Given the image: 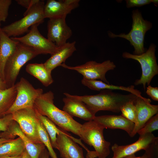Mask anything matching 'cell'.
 <instances>
[{
	"label": "cell",
	"instance_id": "6da1fadb",
	"mask_svg": "<svg viewBox=\"0 0 158 158\" xmlns=\"http://www.w3.org/2000/svg\"><path fill=\"white\" fill-rule=\"evenodd\" d=\"M54 95L49 91L43 93L35 100L33 108L41 115L51 120L59 127L80 137L82 124L54 104Z\"/></svg>",
	"mask_w": 158,
	"mask_h": 158
},
{
	"label": "cell",
	"instance_id": "7a4b0ae2",
	"mask_svg": "<svg viewBox=\"0 0 158 158\" xmlns=\"http://www.w3.org/2000/svg\"><path fill=\"white\" fill-rule=\"evenodd\" d=\"M64 95L80 100L84 103L93 114L100 111H107L114 113L120 112L121 107L127 102L134 101L138 96L130 93L124 95L111 90H101L98 94L93 95L79 96L64 92Z\"/></svg>",
	"mask_w": 158,
	"mask_h": 158
},
{
	"label": "cell",
	"instance_id": "3957f363",
	"mask_svg": "<svg viewBox=\"0 0 158 158\" xmlns=\"http://www.w3.org/2000/svg\"><path fill=\"white\" fill-rule=\"evenodd\" d=\"M39 55L31 47L19 42L8 59L4 69V81L7 88L13 86L21 68Z\"/></svg>",
	"mask_w": 158,
	"mask_h": 158
},
{
	"label": "cell",
	"instance_id": "277c9868",
	"mask_svg": "<svg viewBox=\"0 0 158 158\" xmlns=\"http://www.w3.org/2000/svg\"><path fill=\"white\" fill-rule=\"evenodd\" d=\"M132 18V28L128 34L116 35L108 31V34L111 38L119 37L127 40L134 48L133 54L139 55L145 52L144 47L145 35L146 32L152 27V24L144 19L140 11L138 9L133 10Z\"/></svg>",
	"mask_w": 158,
	"mask_h": 158
},
{
	"label": "cell",
	"instance_id": "5b68a950",
	"mask_svg": "<svg viewBox=\"0 0 158 158\" xmlns=\"http://www.w3.org/2000/svg\"><path fill=\"white\" fill-rule=\"evenodd\" d=\"M45 4L40 0L24 13V17L1 28L9 37H16L28 32L32 25L43 22L45 18L44 9Z\"/></svg>",
	"mask_w": 158,
	"mask_h": 158
},
{
	"label": "cell",
	"instance_id": "8992f818",
	"mask_svg": "<svg viewBox=\"0 0 158 158\" xmlns=\"http://www.w3.org/2000/svg\"><path fill=\"white\" fill-rule=\"evenodd\" d=\"M104 129L101 125L92 120L82 124L80 131V139L94 147L98 158H106L110 152L111 143L104 139Z\"/></svg>",
	"mask_w": 158,
	"mask_h": 158
},
{
	"label": "cell",
	"instance_id": "52a82bcc",
	"mask_svg": "<svg viewBox=\"0 0 158 158\" xmlns=\"http://www.w3.org/2000/svg\"><path fill=\"white\" fill-rule=\"evenodd\" d=\"M156 47L154 44L152 43L147 51L141 54L135 55L124 52L122 54L123 58L136 60L140 64L142 75L139 79L135 81L134 84L142 85L144 90L146 84L150 85L153 77L158 74V66L155 55Z\"/></svg>",
	"mask_w": 158,
	"mask_h": 158
},
{
	"label": "cell",
	"instance_id": "ba28073f",
	"mask_svg": "<svg viewBox=\"0 0 158 158\" xmlns=\"http://www.w3.org/2000/svg\"><path fill=\"white\" fill-rule=\"evenodd\" d=\"M17 95L13 104L6 115L23 109L33 108L36 99L43 93L40 88H35L26 79L22 77L15 85Z\"/></svg>",
	"mask_w": 158,
	"mask_h": 158
},
{
	"label": "cell",
	"instance_id": "9c48e42d",
	"mask_svg": "<svg viewBox=\"0 0 158 158\" xmlns=\"http://www.w3.org/2000/svg\"><path fill=\"white\" fill-rule=\"evenodd\" d=\"M61 66L64 68L77 71L86 79L100 80L107 84H109V82L106 78V73L109 71L114 70L116 67L114 62L109 60L101 63L90 61L84 64L74 66L67 65L64 63Z\"/></svg>",
	"mask_w": 158,
	"mask_h": 158
},
{
	"label": "cell",
	"instance_id": "30bf717a",
	"mask_svg": "<svg viewBox=\"0 0 158 158\" xmlns=\"http://www.w3.org/2000/svg\"><path fill=\"white\" fill-rule=\"evenodd\" d=\"M39 25L36 24L32 26L27 34L23 36L11 38L31 47L39 54L51 55L57 51L59 47L41 34L38 29Z\"/></svg>",
	"mask_w": 158,
	"mask_h": 158
},
{
	"label": "cell",
	"instance_id": "8fae6325",
	"mask_svg": "<svg viewBox=\"0 0 158 158\" xmlns=\"http://www.w3.org/2000/svg\"><path fill=\"white\" fill-rule=\"evenodd\" d=\"M13 119L25 135L36 143H42L38 132V118L34 108L23 109L11 114Z\"/></svg>",
	"mask_w": 158,
	"mask_h": 158
},
{
	"label": "cell",
	"instance_id": "7c38bea8",
	"mask_svg": "<svg viewBox=\"0 0 158 158\" xmlns=\"http://www.w3.org/2000/svg\"><path fill=\"white\" fill-rule=\"evenodd\" d=\"M157 144L158 137L152 133L140 135L136 141L130 144L120 145L114 144L111 147L113 152L112 158H122L141 150L147 151Z\"/></svg>",
	"mask_w": 158,
	"mask_h": 158
},
{
	"label": "cell",
	"instance_id": "4fadbf2b",
	"mask_svg": "<svg viewBox=\"0 0 158 158\" xmlns=\"http://www.w3.org/2000/svg\"><path fill=\"white\" fill-rule=\"evenodd\" d=\"M76 142L82 147L84 145L80 139L75 138L63 130L57 135L56 149L59 151L60 157L63 158L66 155L70 158H85L82 148Z\"/></svg>",
	"mask_w": 158,
	"mask_h": 158
},
{
	"label": "cell",
	"instance_id": "5bb4252c",
	"mask_svg": "<svg viewBox=\"0 0 158 158\" xmlns=\"http://www.w3.org/2000/svg\"><path fill=\"white\" fill-rule=\"evenodd\" d=\"M66 17L50 19L47 24V39L58 47L67 42L72 31L67 24Z\"/></svg>",
	"mask_w": 158,
	"mask_h": 158
},
{
	"label": "cell",
	"instance_id": "9a60e30c",
	"mask_svg": "<svg viewBox=\"0 0 158 158\" xmlns=\"http://www.w3.org/2000/svg\"><path fill=\"white\" fill-rule=\"evenodd\" d=\"M151 100L142 96H137L133 101L137 111V119L130 136H134L152 117L158 114V105L150 104Z\"/></svg>",
	"mask_w": 158,
	"mask_h": 158
},
{
	"label": "cell",
	"instance_id": "2e32d148",
	"mask_svg": "<svg viewBox=\"0 0 158 158\" xmlns=\"http://www.w3.org/2000/svg\"><path fill=\"white\" fill-rule=\"evenodd\" d=\"M16 136L23 140L25 149L30 158H39L42 151L45 148L43 143H36L29 139L23 133L18 124L14 121L8 129L0 133V138L13 139Z\"/></svg>",
	"mask_w": 158,
	"mask_h": 158
},
{
	"label": "cell",
	"instance_id": "e0dca14e",
	"mask_svg": "<svg viewBox=\"0 0 158 158\" xmlns=\"http://www.w3.org/2000/svg\"><path fill=\"white\" fill-rule=\"evenodd\" d=\"M79 0H48L45 4V18L49 19L66 17L73 9L79 6Z\"/></svg>",
	"mask_w": 158,
	"mask_h": 158
},
{
	"label": "cell",
	"instance_id": "ac0fdd59",
	"mask_svg": "<svg viewBox=\"0 0 158 158\" xmlns=\"http://www.w3.org/2000/svg\"><path fill=\"white\" fill-rule=\"evenodd\" d=\"M93 120L104 128L119 129L124 130L130 137L135 126L134 123L121 115H104L95 116Z\"/></svg>",
	"mask_w": 158,
	"mask_h": 158
},
{
	"label": "cell",
	"instance_id": "d6986e66",
	"mask_svg": "<svg viewBox=\"0 0 158 158\" xmlns=\"http://www.w3.org/2000/svg\"><path fill=\"white\" fill-rule=\"evenodd\" d=\"M63 110L71 116H75L88 121L93 120L95 114L92 113L82 101L68 97L63 99Z\"/></svg>",
	"mask_w": 158,
	"mask_h": 158
},
{
	"label": "cell",
	"instance_id": "ffe728a7",
	"mask_svg": "<svg viewBox=\"0 0 158 158\" xmlns=\"http://www.w3.org/2000/svg\"><path fill=\"white\" fill-rule=\"evenodd\" d=\"M75 44V41L71 42H67L59 47L57 51L44 63L45 67L52 71L57 67L65 63L66 60L76 50Z\"/></svg>",
	"mask_w": 158,
	"mask_h": 158
},
{
	"label": "cell",
	"instance_id": "44dd1931",
	"mask_svg": "<svg viewBox=\"0 0 158 158\" xmlns=\"http://www.w3.org/2000/svg\"><path fill=\"white\" fill-rule=\"evenodd\" d=\"M19 42L8 36L0 27V77L4 81L6 64Z\"/></svg>",
	"mask_w": 158,
	"mask_h": 158
},
{
	"label": "cell",
	"instance_id": "7402d4cb",
	"mask_svg": "<svg viewBox=\"0 0 158 158\" xmlns=\"http://www.w3.org/2000/svg\"><path fill=\"white\" fill-rule=\"evenodd\" d=\"M81 83L84 86L89 89L96 91L103 90H120L125 91L133 93L138 97H142L141 93L139 90L134 88V85L128 87L117 86L107 84L101 80H89L84 78L81 80Z\"/></svg>",
	"mask_w": 158,
	"mask_h": 158
},
{
	"label": "cell",
	"instance_id": "603a6c76",
	"mask_svg": "<svg viewBox=\"0 0 158 158\" xmlns=\"http://www.w3.org/2000/svg\"><path fill=\"white\" fill-rule=\"evenodd\" d=\"M25 70L28 73L37 78L45 87L49 86L54 82L51 71L45 67L44 63L28 64Z\"/></svg>",
	"mask_w": 158,
	"mask_h": 158
},
{
	"label": "cell",
	"instance_id": "cb8c5ba5",
	"mask_svg": "<svg viewBox=\"0 0 158 158\" xmlns=\"http://www.w3.org/2000/svg\"><path fill=\"white\" fill-rule=\"evenodd\" d=\"M25 150L23 140L18 137L0 146V156H20L22 155Z\"/></svg>",
	"mask_w": 158,
	"mask_h": 158
},
{
	"label": "cell",
	"instance_id": "d4e9b609",
	"mask_svg": "<svg viewBox=\"0 0 158 158\" xmlns=\"http://www.w3.org/2000/svg\"><path fill=\"white\" fill-rule=\"evenodd\" d=\"M16 95L15 85L0 91V118L6 115L7 112L14 103Z\"/></svg>",
	"mask_w": 158,
	"mask_h": 158
},
{
	"label": "cell",
	"instance_id": "484cf974",
	"mask_svg": "<svg viewBox=\"0 0 158 158\" xmlns=\"http://www.w3.org/2000/svg\"><path fill=\"white\" fill-rule=\"evenodd\" d=\"M35 110L37 117L43 125L48 134L53 147L56 149L57 135L62 132L63 130L57 128L47 117L41 115Z\"/></svg>",
	"mask_w": 158,
	"mask_h": 158
},
{
	"label": "cell",
	"instance_id": "4316f807",
	"mask_svg": "<svg viewBox=\"0 0 158 158\" xmlns=\"http://www.w3.org/2000/svg\"><path fill=\"white\" fill-rule=\"evenodd\" d=\"M37 126L40 139L47 147L49 155L51 158H58L53 150L48 134L43 125L38 118L37 121Z\"/></svg>",
	"mask_w": 158,
	"mask_h": 158
},
{
	"label": "cell",
	"instance_id": "83f0119b",
	"mask_svg": "<svg viewBox=\"0 0 158 158\" xmlns=\"http://www.w3.org/2000/svg\"><path fill=\"white\" fill-rule=\"evenodd\" d=\"M134 101L128 102L120 107L121 115L135 124L137 122V111Z\"/></svg>",
	"mask_w": 158,
	"mask_h": 158
},
{
	"label": "cell",
	"instance_id": "f1b7e54d",
	"mask_svg": "<svg viewBox=\"0 0 158 158\" xmlns=\"http://www.w3.org/2000/svg\"><path fill=\"white\" fill-rule=\"evenodd\" d=\"M158 129V114H157L151 118L144 126L137 133L140 135L152 132Z\"/></svg>",
	"mask_w": 158,
	"mask_h": 158
},
{
	"label": "cell",
	"instance_id": "f546056e",
	"mask_svg": "<svg viewBox=\"0 0 158 158\" xmlns=\"http://www.w3.org/2000/svg\"><path fill=\"white\" fill-rule=\"evenodd\" d=\"M11 3V0H0V23L6 20Z\"/></svg>",
	"mask_w": 158,
	"mask_h": 158
},
{
	"label": "cell",
	"instance_id": "4dcf8cb0",
	"mask_svg": "<svg viewBox=\"0 0 158 158\" xmlns=\"http://www.w3.org/2000/svg\"><path fill=\"white\" fill-rule=\"evenodd\" d=\"M13 121L12 114H6L0 118V133L7 131Z\"/></svg>",
	"mask_w": 158,
	"mask_h": 158
},
{
	"label": "cell",
	"instance_id": "1f68e13d",
	"mask_svg": "<svg viewBox=\"0 0 158 158\" xmlns=\"http://www.w3.org/2000/svg\"><path fill=\"white\" fill-rule=\"evenodd\" d=\"M126 6L127 8L134 7H140L149 4L152 2V0H126Z\"/></svg>",
	"mask_w": 158,
	"mask_h": 158
},
{
	"label": "cell",
	"instance_id": "d6a6232c",
	"mask_svg": "<svg viewBox=\"0 0 158 158\" xmlns=\"http://www.w3.org/2000/svg\"><path fill=\"white\" fill-rule=\"evenodd\" d=\"M157 151L156 150L152 149L145 151V153L140 156L137 157L135 154H133L122 158H154V156L157 154Z\"/></svg>",
	"mask_w": 158,
	"mask_h": 158
},
{
	"label": "cell",
	"instance_id": "836d02e7",
	"mask_svg": "<svg viewBox=\"0 0 158 158\" xmlns=\"http://www.w3.org/2000/svg\"><path fill=\"white\" fill-rule=\"evenodd\" d=\"M146 94L153 100L158 101V87H154L149 85L146 88Z\"/></svg>",
	"mask_w": 158,
	"mask_h": 158
},
{
	"label": "cell",
	"instance_id": "e575fe53",
	"mask_svg": "<svg viewBox=\"0 0 158 158\" xmlns=\"http://www.w3.org/2000/svg\"><path fill=\"white\" fill-rule=\"evenodd\" d=\"M39 0H16V1L20 6L25 7L27 10L30 9Z\"/></svg>",
	"mask_w": 158,
	"mask_h": 158
},
{
	"label": "cell",
	"instance_id": "d590c367",
	"mask_svg": "<svg viewBox=\"0 0 158 158\" xmlns=\"http://www.w3.org/2000/svg\"><path fill=\"white\" fill-rule=\"evenodd\" d=\"M49 156L47 150L45 148L41 153L39 158H49Z\"/></svg>",
	"mask_w": 158,
	"mask_h": 158
},
{
	"label": "cell",
	"instance_id": "8d00e7d4",
	"mask_svg": "<svg viewBox=\"0 0 158 158\" xmlns=\"http://www.w3.org/2000/svg\"><path fill=\"white\" fill-rule=\"evenodd\" d=\"M7 88V87L5 82L0 77V91Z\"/></svg>",
	"mask_w": 158,
	"mask_h": 158
},
{
	"label": "cell",
	"instance_id": "74e56055",
	"mask_svg": "<svg viewBox=\"0 0 158 158\" xmlns=\"http://www.w3.org/2000/svg\"><path fill=\"white\" fill-rule=\"evenodd\" d=\"M0 158H22V155L20 156H10L7 155H1L0 156Z\"/></svg>",
	"mask_w": 158,
	"mask_h": 158
},
{
	"label": "cell",
	"instance_id": "f35d334b",
	"mask_svg": "<svg viewBox=\"0 0 158 158\" xmlns=\"http://www.w3.org/2000/svg\"><path fill=\"white\" fill-rule=\"evenodd\" d=\"M13 139H7L0 138V146L2 144L8 142Z\"/></svg>",
	"mask_w": 158,
	"mask_h": 158
},
{
	"label": "cell",
	"instance_id": "ab89813d",
	"mask_svg": "<svg viewBox=\"0 0 158 158\" xmlns=\"http://www.w3.org/2000/svg\"><path fill=\"white\" fill-rule=\"evenodd\" d=\"M22 158H30L25 150L22 154Z\"/></svg>",
	"mask_w": 158,
	"mask_h": 158
},
{
	"label": "cell",
	"instance_id": "60d3db41",
	"mask_svg": "<svg viewBox=\"0 0 158 158\" xmlns=\"http://www.w3.org/2000/svg\"><path fill=\"white\" fill-rule=\"evenodd\" d=\"M152 2L153 3L155 6H157L158 3V0H152Z\"/></svg>",
	"mask_w": 158,
	"mask_h": 158
},
{
	"label": "cell",
	"instance_id": "b9f144b4",
	"mask_svg": "<svg viewBox=\"0 0 158 158\" xmlns=\"http://www.w3.org/2000/svg\"><path fill=\"white\" fill-rule=\"evenodd\" d=\"M63 158H70L67 155H65Z\"/></svg>",
	"mask_w": 158,
	"mask_h": 158
},
{
	"label": "cell",
	"instance_id": "7bdbcfd3",
	"mask_svg": "<svg viewBox=\"0 0 158 158\" xmlns=\"http://www.w3.org/2000/svg\"><path fill=\"white\" fill-rule=\"evenodd\" d=\"M1 25V23H0V27Z\"/></svg>",
	"mask_w": 158,
	"mask_h": 158
}]
</instances>
